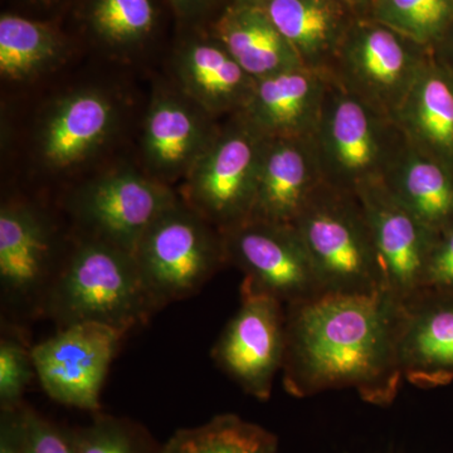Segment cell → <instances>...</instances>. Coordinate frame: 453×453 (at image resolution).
Masks as SVG:
<instances>
[{"label": "cell", "mask_w": 453, "mask_h": 453, "mask_svg": "<svg viewBox=\"0 0 453 453\" xmlns=\"http://www.w3.org/2000/svg\"><path fill=\"white\" fill-rule=\"evenodd\" d=\"M399 301L386 292L324 294L286 306L283 387L296 398L353 388L388 407L404 380L398 353Z\"/></svg>", "instance_id": "obj_1"}, {"label": "cell", "mask_w": 453, "mask_h": 453, "mask_svg": "<svg viewBox=\"0 0 453 453\" xmlns=\"http://www.w3.org/2000/svg\"><path fill=\"white\" fill-rule=\"evenodd\" d=\"M159 308L131 253L88 237L65 259L42 312L59 327L94 323L127 335Z\"/></svg>", "instance_id": "obj_2"}, {"label": "cell", "mask_w": 453, "mask_h": 453, "mask_svg": "<svg viewBox=\"0 0 453 453\" xmlns=\"http://www.w3.org/2000/svg\"><path fill=\"white\" fill-rule=\"evenodd\" d=\"M292 226L311 258L324 294L384 292L383 270L357 192L323 181Z\"/></svg>", "instance_id": "obj_3"}, {"label": "cell", "mask_w": 453, "mask_h": 453, "mask_svg": "<svg viewBox=\"0 0 453 453\" xmlns=\"http://www.w3.org/2000/svg\"><path fill=\"white\" fill-rule=\"evenodd\" d=\"M310 138L325 183L353 192L366 181L383 179L405 142L393 119L354 96L332 77Z\"/></svg>", "instance_id": "obj_4"}, {"label": "cell", "mask_w": 453, "mask_h": 453, "mask_svg": "<svg viewBox=\"0 0 453 453\" xmlns=\"http://www.w3.org/2000/svg\"><path fill=\"white\" fill-rule=\"evenodd\" d=\"M134 257L159 310L196 295L226 264L222 232L181 199L149 226Z\"/></svg>", "instance_id": "obj_5"}, {"label": "cell", "mask_w": 453, "mask_h": 453, "mask_svg": "<svg viewBox=\"0 0 453 453\" xmlns=\"http://www.w3.org/2000/svg\"><path fill=\"white\" fill-rule=\"evenodd\" d=\"M265 140L240 113L232 115L188 173L181 201L219 232L246 222Z\"/></svg>", "instance_id": "obj_6"}, {"label": "cell", "mask_w": 453, "mask_h": 453, "mask_svg": "<svg viewBox=\"0 0 453 453\" xmlns=\"http://www.w3.org/2000/svg\"><path fill=\"white\" fill-rule=\"evenodd\" d=\"M432 58L431 49L372 19L349 28L327 73L342 88L395 120Z\"/></svg>", "instance_id": "obj_7"}, {"label": "cell", "mask_w": 453, "mask_h": 453, "mask_svg": "<svg viewBox=\"0 0 453 453\" xmlns=\"http://www.w3.org/2000/svg\"><path fill=\"white\" fill-rule=\"evenodd\" d=\"M222 234L226 264L240 268L243 281L256 290L276 297L285 306L324 295L294 226L247 219Z\"/></svg>", "instance_id": "obj_8"}, {"label": "cell", "mask_w": 453, "mask_h": 453, "mask_svg": "<svg viewBox=\"0 0 453 453\" xmlns=\"http://www.w3.org/2000/svg\"><path fill=\"white\" fill-rule=\"evenodd\" d=\"M285 350V305L243 281L240 308L211 350L214 362L247 395L267 401Z\"/></svg>", "instance_id": "obj_9"}, {"label": "cell", "mask_w": 453, "mask_h": 453, "mask_svg": "<svg viewBox=\"0 0 453 453\" xmlns=\"http://www.w3.org/2000/svg\"><path fill=\"white\" fill-rule=\"evenodd\" d=\"M125 336L94 323L59 327L32 348L35 377L57 403L98 413L101 390Z\"/></svg>", "instance_id": "obj_10"}, {"label": "cell", "mask_w": 453, "mask_h": 453, "mask_svg": "<svg viewBox=\"0 0 453 453\" xmlns=\"http://www.w3.org/2000/svg\"><path fill=\"white\" fill-rule=\"evenodd\" d=\"M178 199L168 184L121 169L83 187L73 199V213L88 237L134 255L149 226Z\"/></svg>", "instance_id": "obj_11"}, {"label": "cell", "mask_w": 453, "mask_h": 453, "mask_svg": "<svg viewBox=\"0 0 453 453\" xmlns=\"http://www.w3.org/2000/svg\"><path fill=\"white\" fill-rule=\"evenodd\" d=\"M65 261L49 220L22 203L0 210V286L3 303L23 314L42 312Z\"/></svg>", "instance_id": "obj_12"}, {"label": "cell", "mask_w": 453, "mask_h": 453, "mask_svg": "<svg viewBox=\"0 0 453 453\" xmlns=\"http://www.w3.org/2000/svg\"><path fill=\"white\" fill-rule=\"evenodd\" d=\"M383 270L384 292L402 301L422 290L437 234L402 204L383 179L357 188Z\"/></svg>", "instance_id": "obj_13"}, {"label": "cell", "mask_w": 453, "mask_h": 453, "mask_svg": "<svg viewBox=\"0 0 453 453\" xmlns=\"http://www.w3.org/2000/svg\"><path fill=\"white\" fill-rule=\"evenodd\" d=\"M398 353L404 380L423 389L453 381V291L419 290L399 301Z\"/></svg>", "instance_id": "obj_14"}, {"label": "cell", "mask_w": 453, "mask_h": 453, "mask_svg": "<svg viewBox=\"0 0 453 453\" xmlns=\"http://www.w3.org/2000/svg\"><path fill=\"white\" fill-rule=\"evenodd\" d=\"M210 118L183 94L155 95L142 135V153L150 177L165 184L186 178L219 130Z\"/></svg>", "instance_id": "obj_15"}, {"label": "cell", "mask_w": 453, "mask_h": 453, "mask_svg": "<svg viewBox=\"0 0 453 453\" xmlns=\"http://www.w3.org/2000/svg\"><path fill=\"white\" fill-rule=\"evenodd\" d=\"M330 76L305 65L255 80L241 116L266 138L311 136Z\"/></svg>", "instance_id": "obj_16"}, {"label": "cell", "mask_w": 453, "mask_h": 453, "mask_svg": "<svg viewBox=\"0 0 453 453\" xmlns=\"http://www.w3.org/2000/svg\"><path fill=\"white\" fill-rule=\"evenodd\" d=\"M311 138H266L250 219L292 225L323 183Z\"/></svg>", "instance_id": "obj_17"}, {"label": "cell", "mask_w": 453, "mask_h": 453, "mask_svg": "<svg viewBox=\"0 0 453 453\" xmlns=\"http://www.w3.org/2000/svg\"><path fill=\"white\" fill-rule=\"evenodd\" d=\"M116 120V109L95 89L73 92L52 106L38 136L43 163L68 169L91 157L105 142Z\"/></svg>", "instance_id": "obj_18"}, {"label": "cell", "mask_w": 453, "mask_h": 453, "mask_svg": "<svg viewBox=\"0 0 453 453\" xmlns=\"http://www.w3.org/2000/svg\"><path fill=\"white\" fill-rule=\"evenodd\" d=\"M175 73L181 94L211 116L241 112L255 83L219 41L188 44Z\"/></svg>", "instance_id": "obj_19"}, {"label": "cell", "mask_w": 453, "mask_h": 453, "mask_svg": "<svg viewBox=\"0 0 453 453\" xmlns=\"http://www.w3.org/2000/svg\"><path fill=\"white\" fill-rule=\"evenodd\" d=\"M392 195L434 234L453 226V166L407 139L383 177Z\"/></svg>", "instance_id": "obj_20"}, {"label": "cell", "mask_w": 453, "mask_h": 453, "mask_svg": "<svg viewBox=\"0 0 453 453\" xmlns=\"http://www.w3.org/2000/svg\"><path fill=\"white\" fill-rule=\"evenodd\" d=\"M395 121L411 144L453 166V73L434 56L408 92Z\"/></svg>", "instance_id": "obj_21"}, {"label": "cell", "mask_w": 453, "mask_h": 453, "mask_svg": "<svg viewBox=\"0 0 453 453\" xmlns=\"http://www.w3.org/2000/svg\"><path fill=\"white\" fill-rule=\"evenodd\" d=\"M265 8L301 64L329 73L349 31L342 8L334 0H268Z\"/></svg>", "instance_id": "obj_22"}, {"label": "cell", "mask_w": 453, "mask_h": 453, "mask_svg": "<svg viewBox=\"0 0 453 453\" xmlns=\"http://www.w3.org/2000/svg\"><path fill=\"white\" fill-rule=\"evenodd\" d=\"M216 38L255 80L303 65L261 5L238 3L226 9Z\"/></svg>", "instance_id": "obj_23"}, {"label": "cell", "mask_w": 453, "mask_h": 453, "mask_svg": "<svg viewBox=\"0 0 453 453\" xmlns=\"http://www.w3.org/2000/svg\"><path fill=\"white\" fill-rule=\"evenodd\" d=\"M275 434L225 413L196 427L180 428L162 446L160 453H277Z\"/></svg>", "instance_id": "obj_24"}, {"label": "cell", "mask_w": 453, "mask_h": 453, "mask_svg": "<svg viewBox=\"0 0 453 453\" xmlns=\"http://www.w3.org/2000/svg\"><path fill=\"white\" fill-rule=\"evenodd\" d=\"M61 43L49 27L26 18H0V73L11 81H26L55 65Z\"/></svg>", "instance_id": "obj_25"}, {"label": "cell", "mask_w": 453, "mask_h": 453, "mask_svg": "<svg viewBox=\"0 0 453 453\" xmlns=\"http://www.w3.org/2000/svg\"><path fill=\"white\" fill-rule=\"evenodd\" d=\"M371 18L434 50L453 23V0H372Z\"/></svg>", "instance_id": "obj_26"}, {"label": "cell", "mask_w": 453, "mask_h": 453, "mask_svg": "<svg viewBox=\"0 0 453 453\" xmlns=\"http://www.w3.org/2000/svg\"><path fill=\"white\" fill-rule=\"evenodd\" d=\"M77 453H160L162 446L139 422L95 413L81 427L70 428Z\"/></svg>", "instance_id": "obj_27"}, {"label": "cell", "mask_w": 453, "mask_h": 453, "mask_svg": "<svg viewBox=\"0 0 453 453\" xmlns=\"http://www.w3.org/2000/svg\"><path fill=\"white\" fill-rule=\"evenodd\" d=\"M95 31L113 46H130L153 31L151 0H95L91 9Z\"/></svg>", "instance_id": "obj_28"}, {"label": "cell", "mask_w": 453, "mask_h": 453, "mask_svg": "<svg viewBox=\"0 0 453 453\" xmlns=\"http://www.w3.org/2000/svg\"><path fill=\"white\" fill-rule=\"evenodd\" d=\"M35 375L32 348L16 334H3L0 340V408L20 407L27 388Z\"/></svg>", "instance_id": "obj_29"}, {"label": "cell", "mask_w": 453, "mask_h": 453, "mask_svg": "<svg viewBox=\"0 0 453 453\" xmlns=\"http://www.w3.org/2000/svg\"><path fill=\"white\" fill-rule=\"evenodd\" d=\"M12 413L26 453H77L70 428L56 425L26 403Z\"/></svg>", "instance_id": "obj_30"}, {"label": "cell", "mask_w": 453, "mask_h": 453, "mask_svg": "<svg viewBox=\"0 0 453 453\" xmlns=\"http://www.w3.org/2000/svg\"><path fill=\"white\" fill-rule=\"evenodd\" d=\"M422 290L453 291V226L434 240Z\"/></svg>", "instance_id": "obj_31"}, {"label": "cell", "mask_w": 453, "mask_h": 453, "mask_svg": "<svg viewBox=\"0 0 453 453\" xmlns=\"http://www.w3.org/2000/svg\"><path fill=\"white\" fill-rule=\"evenodd\" d=\"M0 453H26L12 411L0 414Z\"/></svg>", "instance_id": "obj_32"}, {"label": "cell", "mask_w": 453, "mask_h": 453, "mask_svg": "<svg viewBox=\"0 0 453 453\" xmlns=\"http://www.w3.org/2000/svg\"><path fill=\"white\" fill-rule=\"evenodd\" d=\"M170 2L179 14L189 16V14L196 13L205 0H170Z\"/></svg>", "instance_id": "obj_33"}, {"label": "cell", "mask_w": 453, "mask_h": 453, "mask_svg": "<svg viewBox=\"0 0 453 453\" xmlns=\"http://www.w3.org/2000/svg\"><path fill=\"white\" fill-rule=\"evenodd\" d=\"M437 61L440 62V64L446 65V67L453 73V44L451 46V50H449V53H447L445 58L437 59Z\"/></svg>", "instance_id": "obj_34"}, {"label": "cell", "mask_w": 453, "mask_h": 453, "mask_svg": "<svg viewBox=\"0 0 453 453\" xmlns=\"http://www.w3.org/2000/svg\"><path fill=\"white\" fill-rule=\"evenodd\" d=\"M268 0H238L241 4L264 5Z\"/></svg>", "instance_id": "obj_35"}, {"label": "cell", "mask_w": 453, "mask_h": 453, "mask_svg": "<svg viewBox=\"0 0 453 453\" xmlns=\"http://www.w3.org/2000/svg\"><path fill=\"white\" fill-rule=\"evenodd\" d=\"M350 2H354V0H350Z\"/></svg>", "instance_id": "obj_36"}]
</instances>
